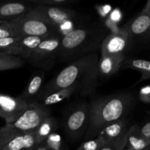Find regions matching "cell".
<instances>
[{"label":"cell","instance_id":"34","mask_svg":"<svg viewBox=\"0 0 150 150\" xmlns=\"http://www.w3.org/2000/svg\"><path fill=\"white\" fill-rule=\"evenodd\" d=\"M141 150H150V144L148 145V146H146L145 148H144V149H141Z\"/></svg>","mask_w":150,"mask_h":150},{"label":"cell","instance_id":"26","mask_svg":"<svg viewBox=\"0 0 150 150\" xmlns=\"http://www.w3.org/2000/svg\"><path fill=\"white\" fill-rule=\"evenodd\" d=\"M126 138L127 133L117 140L112 141L102 145L99 150H123L126 146Z\"/></svg>","mask_w":150,"mask_h":150},{"label":"cell","instance_id":"32","mask_svg":"<svg viewBox=\"0 0 150 150\" xmlns=\"http://www.w3.org/2000/svg\"><path fill=\"white\" fill-rule=\"evenodd\" d=\"M143 12H149L150 13V0H147L145 6L142 10Z\"/></svg>","mask_w":150,"mask_h":150},{"label":"cell","instance_id":"22","mask_svg":"<svg viewBox=\"0 0 150 150\" xmlns=\"http://www.w3.org/2000/svg\"><path fill=\"white\" fill-rule=\"evenodd\" d=\"M19 42L14 37L0 39V56H19Z\"/></svg>","mask_w":150,"mask_h":150},{"label":"cell","instance_id":"36","mask_svg":"<svg viewBox=\"0 0 150 150\" xmlns=\"http://www.w3.org/2000/svg\"><path fill=\"white\" fill-rule=\"evenodd\" d=\"M148 35H149V39H150V32H149V34H148Z\"/></svg>","mask_w":150,"mask_h":150},{"label":"cell","instance_id":"7","mask_svg":"<svg viewBox=\"0 0 150 150\" xmlns=\"http://www.w3.org/2000/svg\"><path fill=\"white\" fill-rule=\"evenodd\" d=\"M51 116V110L38 102L29 103V106L13 125L22 133L33 132L38 129L40 125Z\"/></svg>","mask_w":150,"mask_h":150},{"label":"cell","instance_id":"11","mask_svg":"<svg viewBox=\"0 0 150 150\" xmlns=\"http://www.w3.org/2000/svg\"><path fill=\"white\" fill-rule=\"evenodd\" d=\"M95 86H91V85L86 84L83 83H77L69 86V87L61 89L54 92V93L51 94L47 96L42 100H41L39 103L42 104L44 106H47L50 105L58 103L74 95H80L81 96H88L91 95L94 90Z\"/></svg>","mask_w":150,"mask_h":150},{"label":"cell","instance_id":"31","mask_svg":"<svg viewBox=\"0 0 150 150\" xmlns=\"http://www.w3.org/2000/svg\"><path fill=\"white\" fill-rule=\"evenodd\" d=\"M32 150H49V149L48 147L46 146L45 143L43 142V143L41 144L37 145V146H35V147Z\"/></svg>","mask_w":150,"mask_h":150},{"label":"cell","instance_id":"8","mask_svg":"<svg viewBox=\"0 0 150 150\" xmlns=\"http://www.w3.org/2000/svg\"><path fill=\"white\" fill-rule=\"evenodd\" d=\"M29 12L59 28L76 16V12L71 9L46 4H35Z\"/></svg>","mask_w":150,"mask_h":150},{"label":"cell","instance_id":"27","mask_svg":"<svg viewBox=\"0 0 150 150\" xmlns=\"http://www.w3.org/2000/svg\"><path fill=\"white\" fill-rule=\"evenodd\" d=\"M10 37L16 38L14 30L10 21L0 20V39Z\"/></svg>","mask_w":150,"mask_h":150},{"label":"cell","instance_id":"17","mask_svg":"<svg viewBox=\"0 0 150 150\" xmlns=\"http://www.w3.org/2000/svg\"><path fill=\"white\" fill-rule=\"evenodd\" d=\"M150 144V139L142 135L138 125L129 127L126 138V144L125 147L129 150H141Z\"/></svg>","mask_w":150,"mask_h":150},{"label":"cell","instance_id":"2","mask_svg":"<svg viewBox=\"0 0 150 150\" xmlns=\"http://www.w3.org/2000/svg\"><path fill=\"white\" fill-rule=\"evenodd\" d=\"M99 60L96 53H93L71 62L46 84L35 101L40 102L56 91L69 87L74 83H83L96 87L99 76Z\"/></svg>","mask_w":150,"mask_h":150},{"label":"cell","instance_id":"13","mask_svg":"<svg viewBox=\"0 0 150 150\" xmlns=\"http://www.w3.org/2000/svg\"><path fill=\"white\" fill-rule=\"evenodd\" d=\"M33 6L26 1L0 3V20L11 21L29 13Z\"/></svg>","mask_w":150,"mask_h":150},{"label":"cell","instance_id":"35","mask_svg":"<svg viewBox=\"0 0 150 150\" xmlns=\"http://www.w3.org/2000/svg\"><path fill=\"white\" fill-rule=\"evenodd\" d=\"M123 150H129V149H127V148H126V147H125L124 149Z\"/></svg>","mask_w":150,"mask_h":150},{"label":"cell","instance_id":"14","mask_svg":"<svg viewBox=\"0 0 150 150\" xmlns=\"http://www.w3.org/2000/svg\"><path fill=\"white\" fill-rule=\"evenodd\" d=\"M126 57L124 54L103 56L99 60V75L102 77H110L121 68Z\"/></svg>","mask_w":150,"mask_h":150},{"label":"cell","instance_id":"15","mask_svg":"<svg viewBox=\"0 0 150 150\" xmlns=\"http://www.w3.org/2000/svg\"><path fill=\"white\" fill-rule=\"evenodd\" d=\"M132 36H144L150 32V13L141 11L139 15L124 26Z\"/></svg>","mask_w":150,"mask_h":150},{"label":"cell","instance_id":"18","mask_svg":"<svg viewBox=\"0 0 150 150\" xmlns=\"http://www.w3.org/2000/svg\"><path fill=\"white\" fill-rule=\"evenodd\" d=\"M44 77V74L43 71L38 72V73L34 75L20 96L28 103L34 101V98L38 97L42 89Z\"/></svg>","mask_w":150,"mask_h":150},{"label":"cell","instance_id":"28","mask_svg":"<svg viewBox=\"0 0 150 150\" xmlns=\"http://www.w3.org/2000/svg\"><path fill=\"white\" fill-rule=\"evenodd\" d=\"M102 145L101 141L96 137L84 142L76 150H99Z\"/></svg>","mask_w":150,"mask_h":150},{"label":"cell","instance_id":"1","mask_svg":"<svg viewBox=\"0 0 150 150\" xmlns=\"http://www.w3.org/2000/svg\"><path fill=\"white\" fill-rule=\"evenodd\" d=\"M90 105L89 122L84 136L85 141L96 138L108 125L126 118L135 107V98L130 92H122L97 98Z\"/></svg>","mask_w":150,"mask_h":150},{"label":"cell","instance_id":"12","mask_svg":"<svg viewBox=\"0 0 150 150\" xmlns=\"http://www.w3.org/2000/svg\"><path fill=\"white\" fill-rule=\"evenodd\" d=\"M129 127L130 126H129L127 119H122L106 126L99 133L97 138L104 145L112 141L117 140L124 136L127 133Z\"/></svg>","mask_w":150,"mask_h":150},{"label":"cell","instance_id":"33","mask_svg":"<svg viewBox=\"0 0 150 150\" xmlns=\"http://www.w3.org/2000/svg\"><path fill=\"white\" fill-rule=\"evenodd\" d=\"M22 1H26V2L29 3H34L35 4H41V0H21Z\"/></svg>","mask_w":150,"mask_h":150},{"label":"cell","instance_id":"16","mask_svg":"<svg viewBox=\"0 0 150 150\" xmlns=\"http://www.w3.org/2000/svg\"><path fill=\"white\" fill-rule=\"evenodd\" d=\"M37 145L35 130L19 135L1 150H32Z\"/></svg>","mask_w":150,"mask_h":150},{"label":"cell","instance_id":"29","mask_svg":"<svg viewBox=\"0 0 150 150\" xmlns=\"http://www.w3.org/2000/svg\"><path fill=\"white\" fill-rule=\"evenodd\" d=\"M76 0H41L40 4L46 5H60V4H69L75 2Z\"/></svg>","mask_w":150,"mask_h":150},{"label":"cell","instance_id":"25","mask_svg":"<svg viewBox=\"0 0 150 150\" xmlns=\"http://www.w3.org/2000/svg\"><path fill=\"white\" fill-rule=\"evenodd\" d=\"M44 143L49 150H66L61 136L56 132L49 135Z\"/></svg>","mask_w":150,"mask_h":150},{"label":"cell","instance_id":"6","mask_svg":"<svg viewBox=\"0 0 150 150\" xmlns=\"http://www.w3.org/2000/svg\"><path fill=\"white\" fill-rule=\"evenodd\" d=\"M91 105L83 103L76 105L68 114L65 118V133L69 139L77 141L82 135L85 136L88 126Z\"/></svg>","mask_w":150,"mask_h":150},{"label":"cell","instance_id":"5","mask_svg":"<svg viewBox=\"0 0 150 150\" xmlns=\"http://www.w3.org/2000/svg\"><path fill=\"white\" fill-rule=\"evenodd\" d=\"M60 41L61 36L44 40L34 50L27 62L41 70H50L58 59Z\"/></svg>","mask_w":150,"mask_h":150},{"label":"cell","instance_id":"19","mask_svg":"<svg viewBox=\"0 0 150 150\" xmlns=\"http://www.w3.org/2000/svg\"><path fill=\"white\" fill-rule=\"evenodd\" d=\"M121 68L131 69L141 73L139 81L150 79V61L137 58H126Z\"/></svg>","mask_w":150,"mask_h":150},{"label":"cell","instance_id":"20","mask_svg":"<svg viewBox=\"0 0 150 150\" xmlns=\"http://www.w3.org/2000/svg\"><path fill=\"white\" fill-rule=\"evenodd\" d=\"M54 38V37H53ZM49 38H44V37H35L29 36L25 37L22 39L19 40V57L23 59L24 61H27L29 57L33 52L34 50L38 46L40 43L44 40Z\"/></svg>","mask_w":150,"mask_h":150},{"label":"cell","instance_id":"30","mask_svg":"<svg viewBox=\"0 0 150 150\" xmlns=\"http://www.w3.org/2000/svg\"><path fill=\"white\" fill-rule=\"evenodd\" d=\"M140 130L143 136L150 139V121L145 123L142 127H140Z\"/></svg>","mask_w":150,"mask_h":150},{"label":"cell","instance_id":"9","mask_svg":"<svg viewBox=\"0 0 150 150\" xmlns=\"http://www.w3.org/2000/svg\"><path fill=\"white\" fill-rule=\"evenodd\" d=\"M29 106V103L19 95L11 97L0 94V118L5 124H13L17 121Z\"/></svg>","mask_w":150,"mask_h":150},{"label":"cell","instance_id":"4","mask_svg":"<svg viewBox=\"0 0 150 150\" xmlns=\"http://www.w3.org/2000/svg\"><path fill=\"white\" fill-rule=\"evenodd\" d=\"M10 22L16 38L19 40L29 36L44 38L60 36V28L50 24L30 12Z\"/></svg>","mask_w":150,"mask_h":150},{"label":"cell","instance_id":"10","mask_svg":"<svg viewBox=\"0 0 150 150\" xmlns=\"http://www.w3.org/2000/svg\"><path fill=\"white\" fill-rule=\"evenodd\" d=\"M130 40V35L124 26L110 32L104 38L101 44V57L124 54Z\"/></svg>","mask_w":150,"mask_h":150},{"label":"cell","instance_id":"3","mask_svg":"<svg viewBox=\"0 0 150 150\" xmlns=\"http://www.w3.org/2000/svg\"><path fill=\"white\" fill-rule=\"evenodd\" d=\"M106 28L91 27L72 29L61 38L58 59L72 62L84 56L96 53L107 35Z\"/></svg>","mask_w":150,"mask_h":150},{"label":"cell","instance_id":"21","mask_svg":"<svg viewBox=\"0 0 150 150\" xmlns=\"http://www.w3.org/2000/svg\"><path fill=\"white\" fill-rule=\"evenodd\" d=\"M58 129V122L55 117H47L36 130L37 144H41L45 142L49 135L55 133Z\"/></svg>","mask_w":150,"mask_h":150},{"label":"cell","instance_id":"24","mask_svg":"<svg viewBox=\"0 0 150 150\" xmlns=\"http://www.w3.org/2000/svg\"><path fill=\"white\" fill-rule=\"evenodd\" d=\"M24 64V60L19 56H0V71L19 68Z\"/></svg>","mask_w":150,"mask_h":150},{"label":"cell","instance_id":"23","mask_svg":"<svg viewBox=\"0 0 150 150\" xmlns=\"http://www.w3.org/2000/svg\"><path fill=\"white\" fill-rule=\"evenodd\" d=\"M23 133L12 124H5L0 127V150H1L14 138Z\"/></svg>","mask_w":150,"mask_h":150}]
</instances>
